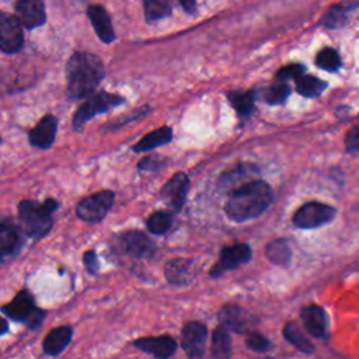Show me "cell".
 I'll return each instance as SVG.
<instances>
[{
    "mask_svg": "<svg viewBox=\"0 0 359 359\" xmlns=\"http://www.w3.org/2000/svg\"><path fill=\"white\" fill-rule=\"evenodd\" d=\"M274 201L272 188L261 180L234 188L225 205V212L233 222H246L264 213Z\"/></svg>",
    "mask_w": 359,
    "mask_h": 359,
    "instance_id": "1",
    "label": "cell"
},
{
    "mask_svg": "<svg viewBox=\"0 0 359 359\" xmlns=\"http://www.w3.org/2000/svg\"><path fill=\"white\" fill-rule=\"evenodd\" d=\"M103 61L89 52H76L66 65L68 97L72 101L89 99L104 79Z\"/></svg>",
    "mask_w": 359,
    "mask_h": 359,
    "instance_id": "2",
    "label": "cell"
},
{
    "mask_svg": "<svg viewBox=\"0 0 359 359\" xmlns=\"http://www.w3.org/2000/svg\"><path fill=\"white\" fill-rule=\"evenodd\" d=\"M58 206V201L52 198H48L43 204L33 199L22 201L19 205V220L23 233L34 239L45 237L54 226L52 213Z\"/></svg>",
    "mask_w": 359,
    "mask_h": 359,
    "instance_id": "3",
    "label": "cell"
},
{
    "mask_svg": "<svg viewBox=\"0 0 359 359\" xmlns=\"http://www.w3.org/2000/svg\"><path fill=\"white\" fill-rule=\"evenodd\" d=\"M125 100L118 94H111L107 92H100L89 97L75 113L73 115V129L82 131L83 127L89 120L99 114H104L121 104H124Z\"/></svg>",
    "mask_w": 359,
    "mask_h": 359,
    "instance_id": "4",
    "label": "cell"
},
{
    "mask_svg": "<svg viewBox=\"0 0 359 359\" xmlns=\"http://www.w3.org/2000/svg\"><path fill=\"white\" fill-rule=\"evenodd\" d=\"M114 199L115 194L108 190L92 194L78 204L76 213L85 222L99 223L107 216V213L113 208Z\"/></svg>",
    "mask_w": 359,
    "mask_h": 359,
    "instance_id": "5",
    "label": "cell"
},
{
    "mask_svg": "<svg viewBox=\"0 0 359 359\" xmlns=\"http://www.w3.org/2000/svg\"><path fill=\"white\" fill-rule=\"evenodd\" d=\"M335 216V209L320 202H309L299 208L293 215V225L299 229H316L331 222Z\"/></svg>",
    "mask_w": 359,
    "mask_h": 359,
    "instance_id": "6",
    "label": "cell"
},
{
    "mask_svg": "<svg viewBox=\"0 0 359 359\" xmlns=\"http://www.w3.org/2000/svg\"><path fill=\"white\" fill-rule=\"evenodd\" d=\"M24 45V34L19 20L10 15L0 13V51L17 54Z\"/></svg>",
    "mask_w": 359,
    "mask_h": 359,
    "instance_id": "7",
    "label": "cell"
},
{
    "mask_svg": "<svg viewBox=\"0 0 359 359\" xmlns=\"http://www.w3.org/2000/svg\"><path fill=\"white\" fill-rule=\"evenodd\" d=\"M120 248L129 257L134 258H149L155 254L153 241L138 230H129L118 237Z\"/></svg>",
    "mask_w": 359,
    "mask_h": 359,
    "instance_id": "8",
    "label": "cell"
},
{
    "mask_svg": "<svg viewBox=\"0 0 359 359\" xmlns=\"http://www.w3.org/2000/svg\"><path fill=\"white\" fill-rule=\"evenodd\" d=\"M16 19L29 30L38 29L47 23L44 0H19L16 3Z\"/></svg>",
    "mask_w": 359,
    "mask_h": 359,
    "instance_id": "9",
    "label": "cell"
},
{
    "mask_svg": "<svg viewBox=\"0 0 359 359\" xmlns=\"http://www.w3.org/2000/svg\"><path fill=\"white\" fill-rule=\"evenodd\" d=\"M251 260V248L248 244H233L226 246L222 253L219 262L212 268L211 275L218 276L225 271L234 269Z\"/></svg>",
    "mask_w": 359,
    "mask_h": 359,
    "instance_id": "10",
    "label": "cell"
},
{
    "mask_svg": "<svg viewBox=\"0 0 359 359\" xmlns=\"http://www.w3.org/2000/svg\"><path fill=\"white\" fill-rule=\"evenodd\" d=\"M183 348L190 358H199L204 353L208 330L202 323L191 321L187 323L181 332Z\"/></svg>",
    "mask_w": 359,
    "mask_h": 359,
    "instance_id": "11",
    "label": "cell"
},
{
    "mask_svg": "<svg viewBox=\"0 0 359 359\" xmlns=\"http://www.w3.org/2000/svg\"><path fill=\"white\" fill-rule=\"evenodd\" d=\"M188 185H190L188 177L184 173H177L163 187L162 198L174 212H180L181 208L184 206Z\"/></svg>",
    "mask_w": 359,
    "mask_h": 359,
    "instance_id": "12",
    "label": "cell"
},
{
    "mask_svg": "<svg viewBox=\"0 0 359 359\" xmlns=\"http://www.w3.org/2000/svg\"><path fill=\"white\" fill-rule=\"evenodd\" d=\"M22 246L20 230L9 222H0V264L15 258L20 253Z\"/></svg>",
    "mask_w": 359,
    "mask_h": 359,
    "instance_id": "13",
    "label": "cell"
},
{
    "mask_svg": "<svg viewBox=\"0 0 359 359\" xmlns=\"http://www.w3.org/2000/svg\"><path fill=\"white\" fill-rule=\"evenodd\" d=\"M58 131V118L47 114L41 118V121L30 131L29 139L34 148L48 149L52 146Z\"/></svg>",
    "mask_w": 359,
    "mask_h": 359,
    "instance_id": "14",
    "label": "cell"
},
{
    "mask_svg": "<svg viewBox=\"0 0 359 359\" xmlns=\"http://www.w3.org/2000/svg\"><path fill=\"white\" fill-rule=\"evenodd\" d=\"M134 345L157 359H169L177 349V342L170 335L139 338L134 342Z\"/></svg>",
    "mask_w": 359,
    "mask_h": 359,
    "instance_id": "15",
    "label": "cell"
},
{
    "mask_svg": "<svg viewBox=\"0 0 359 359\" xmlns=\"http://www.w3.org/2000/svg\"><path fill=\"white\" fill-rule=\"evenodd\" d=\"M302 320L307 332L316 338H327L328 317L324 309L318 306H309L302 310Z\"/></svg>",
    "mask_w": 359,
    "mask_h": 359,
    "instance_id": "16",
    "label": "cell"
},
{
    "mask_svg": "<svg viewBox=\"0 0 359 359\" xmlns=\"http://www.w3.org/2000/svg\"><path fill=\"white\" fill-rule=\"evenodd\" d=\"M87 16L94 27V31L97 37L104 43V44H111L115 40V33L113 29L111 19L107 13V10L100 6V5H92L87 9Z\"/></svg>",
    "mask_w": 359,
    "mask_h": 359,
    "instance_id": "17",
    "label": "cell"
},
{
    "mask_svg": "<svg viewBox=\"0 0 359 359\" xmlns=\"http://www.w3.org/2000/svg\"><path fill=\"white\" fill-rule=\"evenodd\" d=\"M36 310L34 297L29 290H22L17 293V296L2 307V311L16 321H26L27 317Z\"/></svg>",
    "mask_w": 359,
    "mask_h": 359,
    "instance_id": "18",
    "label": "cell"
},
{
    "mask_svg": "<svg viewBox=\"0 0 359 359\" xmlns=\"http://www.w3.org/2000/svg\"><path fill=\"white\" fill-rule=\"evenodd\" d=\"M164 274L171 285L184 286L190 283L194 278V264L192 261L184 258H176L166 264Z\"/></svg>",
    "mask_w": 359,
    "mask_h": 359,
    "instance_id": "19",
    "label": "cell"
},
{
    "mask_svg": "<svg viewBox=\"0 0 359 359\" xmlns=\"http://www.w3.org/2000/svg\"><path fill=\"white\" fill-rule=\"evenodd\" d=\"M358 8V2L355 0H345V2H339L328 9L323 19V26L327 29L335 30L346 24L349 13H352Z\"/></svg>",
    "mask_w": 359,
    "mask_h": 359,
    "instance_id": "20",
    "label": "cell"
},
{
    "mask_svg": "<svg viewBox=\"0 0 359 359\" xmlns=\"http://www.w3.org/2000/svg\"><path fill=\"white\" fill-rule=\"evenodd\" d=\"M72 339V328L69 325H62L52 330L44 339V352L50 356L59 355Z\"/></svg>",
    "mask_w": 359,
    "mask_h": 359,
    "instance_id": "21",
    "label": "cell"
},
{
    "mask_svg": "<svg viewBox=\"0 0 359 359\" xmlns=\"http://www.w3.org/2000/svg\"><path fill=\"white\" fill-rule=\"evenodd\" d=\"M171 139H173V131L169 127H163V128H159V129L148 134L146 136H143L134 146V152H136V153L150 152L156 148H160V146L169 143Z\"/></svg>",
    "mask_w": 359,
    "mask_h": 359,
    "instance_id": "22",
    "label": "cell"
},
{
    "mask_svg": "<svg viewBox=\"0 0 359 359\" xmlns=\"http://www.w3.org/2000/svg\"><path fill=\"white\" fill-rule=\"evenodd\" d=\"M212 355L215 359H229L232 355V339L223 327L216 328L212 334Z\"/></svg>",
    "mask_w": 359,
    "mask_h": 359,
    "instance_id": "23",
    "label": "cell"
},
{
    "mask_svg": "<svg viewBox=\"0 0 359 359\" xmlns=\"http://www.w3.org/2000/svg\"><path fill=\"white\" fill-rule=\"evenodd\" d=\"M219 321L223 328L240 332L244 328L243 310L237 306H225L219 313Z\"/></svg>",
    "mask_w": 359,
    "mask_h": 359,
    "instance_id": "24",
    "label": "cell"
},
{
    "mask_svg": "<svg viewBox=\"0 0 359 359\" xmlns=\"http://www.w3.org/2000/svg\"><path fill=\"white\" fill-rule=\"evenodd\" d=\"M254 92H232L229 93V101L237 111L239 117L247 118L254 111Z\"/></svg>",
    "mask_w": 359,
    "mask_h": 359,
    "instance_id": "25",
    "label": "cell"
},
{
    "mask_svg": "<svg viewBox=\"0 0 359 359\" xmlns=\"http://www.w3.org/2000/svg\"><path fill=\"white\" fill-rule=\"evenodd\" d=\"M325 82L310 75H302L296 79V90L303 97H317L325 90Z\"/></svg>",
    "mask_w": 359,
    "mask_h": 359,
    "instance_id": "26",
    "label": "cell"
},
{
    "mask_svg": "<svg viewBox=\"0 0 359 359\" xmlns=\"http://www.w3.org/2000/svg\"><path fill=\"white\" fill-rule=\"evenodd\" d=\"M145 16L149 23L162 20L171 15L170 0H143Z\"/></svg>",
    "mask_w": 359,
    "mask_h": 359,
    "instance_id": "27",
    "label": "cell"
},
{
    "mask_svg": "<svg viewBox=\"0 0 359 359\" xmlns=\"http://www.w3.org/2000/svg\"><path fill=\"white\" fill-rule=\"evenodd\" d=\"M283 337L293 345L296 346L299 351L304 352V353H311L313 345L311 342L304 337V334L302 332V330L299 328V325L296 323H288L283 328Z\"/></svg>",
    "mask_w": 359,
    "mask_h": 359,
    "instance_id": "28",
    "label": "cell"
},
{
    "mask_svg": "<svg viewBox=\"0 0 359 359\" xmlns=\"http://www.w3.org/2000/svg\"><path fill=\"white\" fill-rule=\"evenodd\" d=\"M267 255L276 265H286L290 261L292 253L285 240H274L267 246Z\"/></svg>",
    "mask_w": 359,
    "mask_h": 359,
    "instance_id": "29",
    "label": "cell"
},
{
    "mask_svg": "<svg viewBox=\"0 0 359 359\" xmlns=\"http://www.w3.org/2000/svg\"><path fill=\"white\" fill-rule=\"evenodd\" d=\"M341 58L338 55V52L332 48H324L323 51H320L316 57V65L327 72H337L341 68Z\"/></svg>",
    "mask_w": 359,
    "mask_h": 359,
    "instance_id": "30",
    "label": "cell"
},
{
    "mask_svg": "<svg viewBox=\"0 0 359 359\" xmlns=\"http://www.w3.org/2000/svg\"><path fill=\"white\" fill-rule=\"evenodd\" d=\"M171 223H173L171 213L163 212V211L155 212L153 215L149 216L146 222L149 232L153 234H164L171 227Z\"/></svg>",
    "mask_w": 359,
    "mask_h": 359,
    "instance_id": "31",
    "label": "cell"
},
{
    "mask_svg": "<svg viewBox=\"0 0 359 359\" xmlns=\"http://www.w3.org/2000/svg\"><path fill=\"white\" fill-rule=\"evenodd\" d=\"M289 94H290L289 86L285 85V83H281V85L272 86L271 89L267 90L265 101L271 106H279V104H283L288 100Z\"/></svg>",
    "mask_w": 359,
    "mask_h": 359,
    "instance_id": "32",
    "label": "cell"
},
{
    "mask_svg": "<svg viewBox=\"0 0 359 359\" xmlns=\"http://www.w3.org/2000/svg\"><path fill=\"white\" fill-rule=\"evenodd\" d=\"M302 75H304V66H303V65H299V64H292V65H288V66L282 68V69L276 73V80L285 83V82L289 80V79H295V80H296V79L300 78Z\"/></svg>",
    "mask_w": 359,
    "mask_h": 359,
    "instance_id": "33",
    "label": "cell"
},
{
    "mask_svg": "<svg viewBox=\"0 0 359 359\" xmlns=\"http://www.w3.org/2000/svg\"><path fill=\"white\" fill-rule=\"evenodd\" d=\"M247 346L253 351H257V352H264V351H268L269 346H271V342L261 334L258 332H253L247 341H246Z\"/></svg>",
    "mask_w": 359,
    "mask_h": 359,
    "instance_id": "34",
    "label": "cell"
},
{
    "mask_svg": "<svg viewBox=\"0 0 359 359\" xmlns=\"http://www.w3.org/2000/svg\"><path fill=\"white\" fill-rule=\"evenodd\" d=\"M345 146L348 152H359V124L348 131L345 136Z\"/></svg>",
    "mask_w": 359,
    "mask_h": 359,
    "instance_id": "35",
    "label": "cell"
},
{
    "mask_svg": "<svg viewBox=\"0 0 359 359\" xmlns=\"http://www.w3.org/2000/svg\"><path fill=\"white\" fill-rule=\"evenodd\" d=\"M162 167H163V160L157 156H146L138 164V169L143 171H156V170H160Z\"/></svg>",
    "mask_w": 359,
    "mask_h": 359,
    "instance_id": "36",
    "label": "cell"
},
{
    "mask_svg": "<svg viewBox=\"0 0 359 359\" xmlns=\"http://www.w3.org/2000/svg\"><path fill=\"white\" fill-rule=\"evenodd\" d=\"M44 318H45V311L38 309V307H36V310L27 317V320L24 323L27 324L29 328L34 330V328H40L41 327Z\"/></svg>",
    "mask_w": 359,
    "mask_h": 359,
    "instance_id": "37",
    "label": "cell"
},
{
    "mask_svg": "<svg viewBox=\"0 0 359 359\" xmlns=\"http://www.w3.org/2000/svg\"><path fill=\"white\" fill-rule=\"evenodd\" d=\"M85 265H86V268H87V271L90 272V274H96L97 272V269H99V261H97V255H96V253L92 250V251H87L86 254H85Z\"/></svg>",
    "mask_w": 359,
    "mask_h": 359,
    "instance_id": "38",
    "label": "cell"
},
{
    "mask_svg": "<svg viewBox=\"0 0 359 359\" xmlns=\"http://www.w3.org/2000/svg\"><path fill=\"white\" fill-rule=\"evenodd\" d=\"M180 3L188 15H194L197 12V2H195V0H180Z\"/></svg>",
    "mask_w": 359,
    "mask_h": 359,
    "instance_id": "39",
    "label": "cell"
},
{
    "mask_svg": "<svg viewBox=\"0 0 359 359\" xmlns=\"http://www.w3.org/2000/svg\"><path fill=\"white\" fill-rule=\"evenodd\" d=\"M8 331H9V324H8V321H6L3 317H0V335L8 332Z\"/></svg>",
    "mask_w": 359,
    "mask_h": 359,
    "instance_id": "40",
    "label": "cell"
},
{
    "mask_svg": "<svg viewBox=\"0 0 359 359\" xmlns=\"http://www.w3.org/2000/svg\"><path fill=\"white\" fill-rule=\"evenodd\" d=\"M2 142H3V141H2V138H0V145H2Z\"/></svg>",
    "mask_w": 359,
    "mask_h": 359,
    "instance_id": "41",
    "label": "cell"
}]
</instances>
